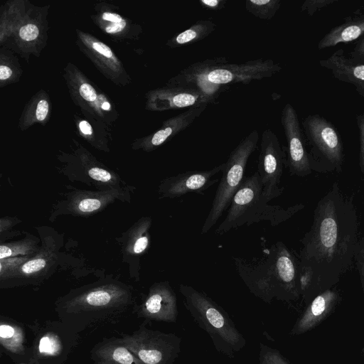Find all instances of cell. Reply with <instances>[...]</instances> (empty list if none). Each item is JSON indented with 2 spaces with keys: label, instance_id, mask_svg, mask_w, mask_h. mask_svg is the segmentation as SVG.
Masks as SVG:
<instances>
[{
  "label": "cell",
  "instance_id": "1",
  "mask_svg": "<svg viewBox=\"0 0 364 364\" xmlns=\"http://www.w3.org/2000/svg\"><path fill=\"white\" fill-rule=\"evenodd\" d=\"M360 239V220L353 198L336 181L317 202L312 225L301 240L300 289L306 304L334 288L355 264Z\"/></svg>",
  "mask_w": 364,
  "mask_h": 364
},
{
  "label": "cell",
  "instance_id": "2",
  "mask_svg": "<svg viewBox=\"0 0 364 364\" xmlns=\"http://www.w3.org/2000/svg\"><path fill=\"white\" fill-rule=\"evenodd\" d=\"M233 260L250 291L265 302L300 298V260L282 242L272 245L261 258L235 257Z\"/></svg>",
  "mask_w": 364,
  "mask_h": 364
},
{
  "label": "cell",
  "instance_id": "3",
  "mask_svg": "<svg viewBox=\"0 0 364 364\" xmlns=\"http://www.w3.org/2000/svg\"><path fill=\"white\" fill-rule=\"evenodd\" d=\"M282 69L272 59L230 63L225 57H215L191 64L171 77L166 86L192 89L215 102L230 86L271 77Z\"/></svg>",
  "mask_w": 364,
  "mask_h": 364
},
{
  "label": "cell",
  "instance_id": "4",
  "mask_svg": "<svg viewBox=\"0 0 364 364\" xmlns=\"http://www.w3.org/2000/svg\"><path fill=\"white\" fill-rule=\"evenodd\" d=\"M268 202L269 200L263 194L258 172L244 177L232 198L226 217L215 229V233L221 235L244 225L262 221H268L277 226L304 208L302 203L284 208L269 205Z\"/></svg>",
  "mask_w": 364,
  "mask_h": 364
},
{
  "label": "cell",
  "instance_id": "5",
  "mask_svg": "<svg viewBox=\"0 0 364 364\" xmlns=\"http://www.w3.org/2000/svg\"><path fill=\"white\" fill-rule=\"evenodd\" d=\"M179 291L183 303L193 319L211 338L218 352L233 357L245 345L239 332L226 312L209 296L193 287L181 284Z\"/></svg>",
  "mask_w": 364,
  "mask_h": 364
},
{
  "label": "cell",
  "instance_id": "6",
  "mask_svg": "<svg viewBox=\"0 0 364 364\" xmlns=\"http://www.w3.org/2000/svg\"><path fill=\"white\" fill-rule=\"evenodd\" d=\"M301 124L311 171L318 173L341 172L344 149L336 127L318 114H309Z\"/></svg>",
  "mask_w": 364,
  "mask_h": 364
},
{
  "label": "cell",
  "instance_id": "7",
  "mask_svg": "<svg viewBox=\"0 0 364 364\" xmlns=\"http://www.w3.org/2000/svg\"><path fill=\"white\" fill-rule=\"evenodd\" d=\"M258 141L259 132L254 129L241 140L224 163L223 175L210 212L202 226L201 234L208 232L229 208L234 195L242 183L248 159L257 149Z\"/></svg>",
  "mask_w": 364,
  "mask_h": 364
},
{
  "label": "cell",
  "instance_id": "8",
  "mask_svg": "<svg viewBox=\"0 0 364 364\" xmlns=\"http://www.w3.org/2000/svg\"><path fill=\"white\" fill-rule=\"evenodd\" d=\"M286 161L285 147L281 146L277 136L271 129H264L261 135L257 172L263 194L269 201L283 193L284 188L279 185Z\"/></svg>",
  "mask_w": 364,
  "mask_h": 364
},
{
  "label": "cell",
  "instance_id": "9",
  "mask_svg": "<svg viewBox=\"0 0 364 364\" xmlns=\"http://www.w3.org/2000/svg\"><path fill=\"white\" fill-rule=\"evenodd\" d=\"M281 124L287 143L286 166L290 174L299 177L311 174L305 136L297 112L290 103H287L282 110Z\"/></svg>",
  "mask_w": 364,
  "mask_h": 364
},
{
  "label": "cell",
  "instance_id": "10",
  "mask_svg": "<svg viewBox=\"0 0 364 364\" xmlns=\"http://www.w3.org/2000/svg\"><path fill=\"white\" fill-rule=\"evenodd\" d=\"M224 163L210 170L190 171L164 179L160 186L162 197L174 198L188 193L202 194L204 191L218 181L213 176L222 171Z\"/></svg>",
  "mask_w": 364,
  "mask_h": 364
},
{
  "label": "cell",
  "instance_id": "11",
  "mask_svg": "<svg viewBox=\"0 0 364 364\" xmlns=\"http://www.w3.org/2000/svg\"><path fill=\"white\" fill-rule=\"evenodd\" d=\"M215 102L199 92L180 87L165 86L150 92L148 107L151 110L190 109Z\"/></svg>",
  "mask_w": 364,
  "mask_h": 364
},
{
  "label": "cell",
  "instance_id": "12",
  "mask_svg": "<svg viewBox=\"0 0 364 364\" xmlns=\"http://www.w3.org/2000/svg\"><path fill=\"white\" fill-rule=\"evenodd\" d=\"M341 301V294L335 287L315 296L298 318L290 335L299 336L315 328L333 313Z\"/></svg>",
  "mask_w": 364,
  "mask_h": 364
},
{
  "label": "cell",
  "instance_id": "13",
  "mask_svg": "<svg viewBox=\"0 0 364 364\" xmlns=\"http://www.w3.org/2000/svg\"><path fill=\"white\" fill-rule=\"evenodd\" d=\"M319 65L331 71L336 80L351 84L356 92L364 97V63L354 61L339 48L331 55L318 61Z\"/></svg>",
  "mask_w": 364,
  "mask_h": 364
},
{
  "label": "cell",
  "instance_id": "14",
  "mask_svg": "<svg viewBox=\"0 0 364 364\" xmlns=\"http://www.w3.org/2000/svg\"><path fill=\"white\" fill-rule=\"evenodd\" d=\"M208 105L194 107L165 120L160 129L146 138L144 146L152 150L162 145L188 127L205 109Z\"/></svg>",
  "mask_w": 364,
  "mask_h": 364
},
{
  "label": "cell",
  "instance_id": "15",
  "mask_svg": "<svg viewBox=\"0 0 364 364\" xmlns=\"http://www.w3.org/2000/svg\"><path fill=\"white\" fill-rule=\"evenodd\" d=\"M147 312L173 322L178 316L176 296L168 282L158 284L145 303Z\"/></svg>",
  "mask_w": 364,
  "mask_h": 364
},
{
  "label": "cell",
  "instance_id": "16",
  "mask_svg": "<svg viewBox=\"0 0 364 364\" xmlns=\"http://www.w3.org/2000/svg\"><path fill=\"white\" fill-rule=\"evenodd\" d=\"M364 36V14L346 18L345 21L335 27L319 41L318 50L349 43Z\"/></svg>",
  "mask_w": 364,
  "mask_h": 364
},
{
  "label": "cell",
  "instance_id": "17",
  "mask_svg": "<svg viewBox=\"0 0 364 364\" xmlns=\"http://www.w3.org/2000/svg\"><path fill=\"white\" fill-rule=\"evenodd\" d=\"M216 29V24L210 20H200L186 30L170 38L166 45L171 48L188 46L208 37Z\"/></svg>",
  "mask_w": 364,
  "mask_h": 364
},
{
  "label": "cell",
  "instance_id": "18",
  "mask_svg": "<svg viewBox=\"0 0 364 364\" xmlns=\"http://www.w3.org/2000/svg\"><path fill=\"white\" fill-rule=\"evenodd\" d=\"M245 7L247 12L262 20L274 18L281 7V0H247Z\"/></svg>",
  "mask_w": 364,
  "mask_h": 364
},
{
  "label": "cell",
  "instance_id": "19",
  "mask_svg": "<svg viewBox=\"0 0 364 364\" xmlns=\"http://www.w3.org/2000/svg\"><path fill=\"white\" fill-rule=\"evenodd\" d=\"M259 364H291L281 353L268 346L260 343Z\"/></svg>",
  "mask_w": 364,
  "mask_h": 364
},
{
  "label": "cell",
  "instance_id": "20",
  "mask_svg": "<svg viewBox=\"0 0 364 364\" xmlns=\"http://www.w3.org/2000/svg\"><path fill=\"white\" fill-rule=\"evenodd\" d=\"M101 19L106 23L103 26L104 30L110 34L122 31L127 25L126 21L115 13L104 12L101 15Z\"/></svg>",
  "mask_w": 364,
  "mask_h": 364
},
{
  "label": "cell",
  "instance_id": "21",
  "mask_svg": "<svg viewBox=\"0 0 364 364\" xmlns=\"http://www.w3.org/2000/svg\"><path fill=\"white\" fill-rule=\"evenodd\" d=\"M33 252V248L27 242L0 246V259L12 257L18 255H27Z\"/></svg>",
  "mask_w": 364,
  "mask_h": 364
},
{
  "label": "cell",
  "instance_id": "22",
  "mask_svg": "<svg viewBox=\"0 0 364 364\" xmlns=\"http://www.w3.org/2000/svg\"><path fill=\"white\" fill-rule=\"evenodd\" d=\"M335 2L336 0H306L301 6V11L306 13L309 16H313L318 11Z\"/></svg>",
  "mask_w": 364,
  "mask_h": 364
},
{
  "label": "cell",
  "instance_id": "23",
  "mask_svg": "<svg viewBox=\"0 0 364 364\" xmlns=\"http://www.w3.org/2000/svg\"><path fill=\"white\" fill-rule=\"evenodd\" d=\"M0 273L1 276L9 273H14L16 270L28 261V257H9L0 259Z\"/></svg>",
  "mask_w": 364,
  "mask_h": 364
},
{
  "label": "cell",
  "instance_id": "24",
  "mask_svg": "<svg viewBox=\"0 0 364 364\" xmlns=\"http://www.w3.org/2000/svg\"><path fill=\"white\" fill-rule=\"evenodd\" d=\"M354 260L364 294V237H360L357 245Z\"/></svg>",
  "mask_w": 364,
  "mask_h": 364
},
{
  "label": "cell",
  "instance_id": "25",
  "mask_svg": "<svg viewBox=\"0 0 364 364\" xmlns=\"http://www.w3.org/2000/svg\"><path fill=\"white\" fill-rule=\"evenodd\" d=\"M46 264L47 260L46 258L38 257L26 261L20 267L19 270L24 274H32L44 269Z\"/></svg>",
  "mask_w": 364,
  "mask_h": 364
},
{
  "label": "cell",
  "instance_id": "26",
  "mask_svg": "<svg viewBox=\"0 0 364 364\" xmlns=\"http://www.w3.org/2000/svg\"><path fill=\"white\" fill-rule=\"evenodd\" d=\"M356 122L359 134V166L364 179V112L356 115Z\"/></svg>",
  "mask_w": 364,
  "mask_h": 364
},
{
  "label": "cell",
  "instance_id": "27",
  "mask_svg": "<svg viewBox=\"0 0 364 364\" xmlns=\"http://www.w3.org/2000/svg\"><path fill=\"white\" fill-rule=\"evenodd\" d=\"M110 294L105 290L90 292L86 297L87 302L92 306H104L110 301Z\"/></svg>",
  "mask_w": 364,
  "mask_h": 364
},
{
  "label": "cell",
  "instance_id": "28",
  "mask_svg": "<svg viewBox=\"0 0 364 364\" xmlns=\"http://www.w3.org/2000/svg\"><path fill=\"white\" fill-rule=\"evenodd\" d=\"M90 46L97 55L102 56L105 60H110L112 62L117 63V60L111 48L104 43L97 40L93 41Z\"/></svg>",
  "mask_w": 364,
  "mask_h": 364
},
{
  "label": "cell",
  "instance_id": "29",
  "mask_svg": "<svg viewBox=\"0 0 364 364\" xmlns=\"http://www.w3.org/2000/svg\"><path fill=\"white\" fill-rule=\"evenodd\" d=\"M22 40L31 41L35 40L39 35V30L36 25L28 23L23 26L18 32Z\"/></svg>",
  "mask_w": 364,
  "mask_h": 364
},
{
  "label": "cell",
  "instance_id": "30",
  "mask_svg": "<svg viewBox=\"0 0 364 364\" xmlns=\"http://www.w3.org/2000/svg\"><path fill=\"white\" fill-rule=\"evenodd\" d=\"M79 93L81 97L90 102H93L97 100V95L95 88L87 82H82L79 87Z\"/></svg>",
  "mask_w": 364,
  "mask_h": 364
},
{
  "label": "cell",
  "instance_id": "31",
  "mask_svg": "<svg viewBox=\"0 0 364 364\" xmlns=\"http://www.w3.org/2000/svg\"><path fill=\"white\" fill-rule=\"evenodd\" d=\"M149 225L150 223L145 227L144 230L135 240L133 250L134 252L136 254L142 253L149 245V236L145 230H148Z\"/></svg>",
  "mask_w": 364,
  "mask_h": 364
},
{
  "label": "cell",
  "instance_id": "32",
  "mask_svg": "<svg viewBox=\"0 0 364 364\" xmlns=\"http://www.w3.org/2000/svg\"><path fill=\"white\" fill-rule=\"evenodd\" d=\"M101 207V202L96 198H86L78 204V209L82 213H92Z\"/></svg>",
  "mask_w": 364,
  "mask_h": 364
},
{
  "label": "cell",
  "instance_id": "33",
  "mask_svg": "<svg viewBox=\"0 0 364 364\" xmlns=\"http://www.w3.org/2000/svg\"><path fill=\"white\" fill-rule=\"evenodd\" d=\"M113 358L121 364H132L134 359L131 353L123 347H119L114 350Z\"/></svg>",
  "mask_w": 364,
  "mask_h": 364
},
{
  "label": "cell",
  "instance_id": "34",
  "mask_svg": "<svg viewBox=\"0 0 364 364\" xmlns=\"http://www.w3.org/2000/svg\"><path fill=\"white\" fill-rule=\"evenodd\" d=\"M349 57L355 62L364 63V36L355 43Z\"/></svg>",
  "mask_w": 364,
  "mask_h": 364
},
{
  "label": "cell",
  "instance_id": "35",
  "mask_svg": "<svg viewBox=\"0 0 364 364\" xmlns=\"http://www.w3.org/2000/svg\"><path fill=\"white\" fill-rule=\"evenodd\" d=\"M88 173L92 178L102 182H108L112 178L109 172L97 167L90 169Z\"/></svg>",
  "mask_w": 364,
  "mask_h": 364
},
{
  "label": "cell",
  "instance_id": "36",
  "mask_svg": "<svg viewBox=\"0 0 364 364\" xmlns=\"http://www.w3.org/2000/svg\"><path fill=\"white\" fill-rule=\"evenodd\" d=\"M198 2L203 8L210 11H220L227 4L225 0H199Z\"/></svg>",
  "mask_w": 364,
  "mask_h": 364
},
{
  "label": "cell",
  "instance_id": "37",
  "mask_svg": "<svg viewBox=\"0 0 364 364\" xmlns=\"http://www.w3.org/2000/svg\"><path fill=\"white\" fill-rule=\"evenodd\" d=\"M49 105L46 100H40L36 108V118L38 121H43L48 114Z\"/></svg>",
  "mask_w": 364,
  "mask_h": 364
},
{
  "label": "cell",
  "instance_id": "38",
  "mask_svg": "<svg viewBox=\"0 0 364 364\" xmlns=\"http://www.w3.org/2000/svg\"><path fill=\"white\" fill-rule=\"evenodd\" d=\"M39 350L48 354L53 353L55 351V344L49 337L44 336L40 341Z\"/></svg>",
  "mask_w": 364,
  "mask_h": 364
},
{
  "label": "cell",
  "instance_id": "39",
  "mask_svg": "<svg viewBox=\"0 0 364 364\" xmlns=\"http://www.w3.org/2000/svg\"><path fill=\"white\" fill-rule=\"evenodd\" d=\"M14 333V328L8 325H1L0 326V336L4 338L12 337Z\"/></svg>",
  "mask_w": 364,
  "mask_h": 364
},
{
  "label": "cell",
  "instance_id": "40",
  "mask_svg": "<svg viewBox=\"0 0 364 364\" xmlns=\"http://www.w3.org/2000/svg\"><path fill=\"white\" fill-rule=\"evenodd\" d=\"M79 129L80 132L85 135H91L92 134V129L89 122L85 120H82L79 123Z\"/></svg>",
  "mask_w": 364,
  "mask_h": 364
},
{
  "label": "cell",
  "instance_id": "41",
  "mask_svg": "<svg viewBox=\"0 0 364 364\" xmlns=\"http://www.w3.org/2000/svg\"><path fill=\"white\" fill-rule=\"evenodd\" d=\"M12 75V70L6 65H1L0 66V80H5L9 79Z\"/></svg>",
  "mask_w": 364,
  "mask_h": 364
},
{
  "label": "cell",
  "instance_id": "42",
  "mask_svg": "<svg viewBox=\"0 0 364 364\" xmlns=\"http://www.w3.org/2000/svg\"><path fill=\"white\" fill-rule=\"evenodd\" d=\"M101 107L103 110L109 111L111 109V105L109 104V102L105 101L102 103Z\"/></svg>",
  "mask_w": 364,
  "mask_h": 364
},
{
  "label": "cell",
  "instance_id": "43",
  "mask_svg": "<svg viewBox=\"0 0 364 364\" xmlns=\"http://www.w3.org/2000/svg\"><path fill=\"white\" fill-rule=\"evenodd\" d=\"M361 354H362L363 358L364 359V347H363V348L361 349Z\"/></svg>",
  "mask_w": 364,
  "mask_h": 364
}]
</instances>
